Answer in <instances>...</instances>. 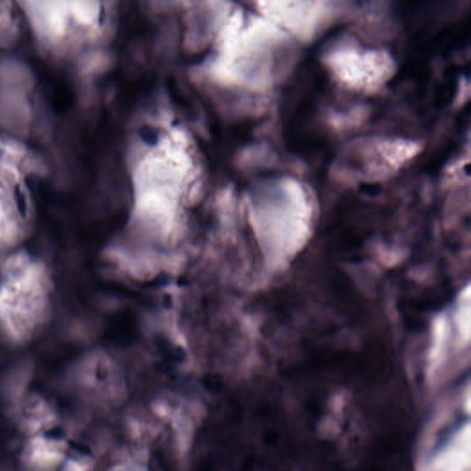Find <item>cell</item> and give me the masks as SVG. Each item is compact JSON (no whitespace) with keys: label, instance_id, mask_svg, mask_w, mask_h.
I'll use <instances>...</instances> for the list:
<instances>
[{"label":"cell","instance_id":"1","mask_svg":"<svg viewBox=\"0 0 471 471\" xmlns=\"http://www.w3.org/2000/svg\"><path fill=\"white\" fill-rule=\"evenodd\" d=\"M63 441L38 435L27 444L23 462L30 471H53L63 464Z\"/></svg>","mask_w":471,"mask_h":471},{"label":"cell","instance_id":"2","mask_svg":"<svg viewBox=\"0 0 471 471\" xmlns=\"http://www.w3.org/2000/svg\"><path fill=\"white\" fill-rule=\"evenodd\" d=\"M466 429L455 433L454 437L441 446L435 457L426 464V471H468L470 467V442H465Z\"/></svg>","mask_w":471,"mask_h":471},{"label":"cell","instance_id":"3","mask_svg":"<svg viewBox=\"0 0 471 471\" xmlns=\"http://www.w3.org/2000/svg\"><path fill=\"white\" fill-rule=\"evenodd\" d=\"M167 87L170 99L176 107H178L183 115L193 117L194 115L193 102L189 98V95H187L186 92L180 88L177 81L174 78H169L167 81Z\"/></svg>","mask_w":471,"mask_h":471},{"label":"cell","instance_id":"4","mask_svg":"<svg viewBox=\"0 0 471 471\" xmlns=\"http://www.w3.org/2000/svg\"><path fill=\"white\" fill-rule=\"evenodd\" d=\"M140 137L148 145L154 146L158 142L159 137V130L156 127L144 126L141 127L139 131Z\"/></svg>","mask_w":471,"mask_h":471},{"label":"cell","instance_id":"5","mask_svg":"<svg viewBox=\"0 0 471 471\" xmlns=\"http://www.w3.org/2000/svg\"><path fill=\"white\" fill-rule=\"evenodd\" d=\"M14 194L16 199H17L19 208L24 212L26 207L25 198H24V194L23 191L21 190L20 186L17 185L15 187Z\"/></svg>","mask_w":471,"mask_h":471}]
</instances>
